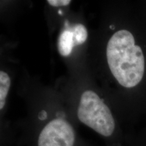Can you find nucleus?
<instances>
[{
    "mask_svg": "<svg viewBox=\"0 0 146 146\" xmlns=\"http://www.w3.org/2000/svg\"><path fill=\"white\" fill-rule=\"evenodd\" d=\"M106 56L111 72L122 86L132 88L141 82L145 58L130 31L123 29L113 35L108 43Z\"/></svg>",
    "mask_w": 146,
    "mask_h": 146,
    "instance_id": "f257e3e1",
    "label": "nucleus"
},
{
    "mask_svg": "<svg viewBox=\"0 0 146 146\" xmlns=\"http://www.w3.org/2000/svg\"><path fill=\"white\" fill-rule=\"evenodd\" d=\"M77 116L82 123L100 135L110 137L114 134L116 123L110 110L94 91L88 90L82 95Z\"/></svg>",
    "mask_w": 146,
    "mask_h": 146,
    "instance_id": "f03ea898",
    "label": "nucleus"
},
{
    "mask_svg": "<svg viewBox=\"0 0 146 146\" xmlns=\"http://www.w3.org/2000/svg\"><path fill=\"white\" fill-rule=\"evenodd\" d=\"M75 133L72 126L62 118L49 122L41 131L37 146H74Z\"/></svg>",
    "mask_w": 146,
    "mask_h": 146,
    "instance_id": "7ed1b4c3",
    "label": "nucleus"
},
{
    "mask_svg": "<svg viewBox=\"0 0 146 146\" xmlns=\"http://www.w3.org/2000/svg\"><path fill=\"white\" fill-rule=\"evenodd\" d=\"M74 44L73 33L70 29H66L62 33L58 41V49L62 56H68L72 52Z\"/></svg>",
    "mask_w": 146,
    "mask_h": 146,
    "instance_id": "20e7f679",
    "label": "nucleus"
},
{
    "mask_svg": "<svg viewBox=\"0 0 146 146\" xmlns=\"http://www.w3.org/2000/svg\"><path fill=\"white\" fill-rule=\"evenodd\" d=\"M10 78L6 72H0V109L4 107L7 95L10 87Z\"/></svg>",
    "mask_w": 146,
    "mask_h": 146,
    "instance_id": "39448f33",
    "label": "nucleus"
},
{
    "mask_svg": "<svg viewBox=\"0 0 146 146\" xmlns=\"http://www.w3.org/2000/svg\"><path fill=\"white\" fill-rule=\"evenodd\" d=\"M69 29L73 33L74 46L81 45L85 43L88 36L86 27L81 24H76L72 28Z\"/></svg>",
    "mask_w": 146,
    "mask_h": 146,
    "instance_id": "423d86ee",
    "label": "nucleus"
},
{
    "mask_svg": "<svg viewBox=\"0 0 146 146\" xmlns=\"http://www.w3.org/2000/svg\"><path fill=\"white\" fill-rule=\"evenodd\" d=\"M47 2L52 6L60 7L69 5L71 1L70 0H47Z\"/></svg>",
    "mask_w": 146,
    "mask_h": 146,
    "instance_id": "0eeeda50",
    "label": "nucleus"
},
{
    "mask_svg": "<svg viewBox=\"0 0 146 146\" xmlns=\"http://www.w3.org/2000/svg\"><path fill=\"white\" fill-rule=\"evenodd\" d=\"M38 117H39V119L41 120H44L46 119L47 117V114L46 111H45V110L41 111V112H39Z\"/></svg>",
    "mask_w": 146,
    "mask_h": 146,
    "instance_id": "6e6552de",
    "label": "nucleus"
}]
</instances>
